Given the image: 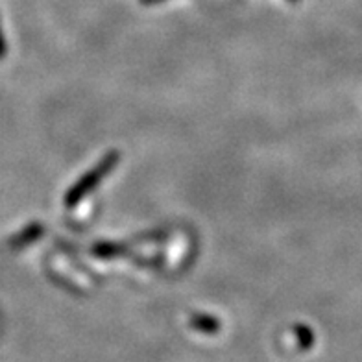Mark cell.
<instances>
[{"label":"cell","instance_id":"cell-1","mask_svg":"<svg viewBox=\"0 0 362 362\" xmlns=\"http://www.w3.org/2000/svg\"><path fill=\"white\" fill-rule=\"evenodd\" d=\"M119 161H120V153L117 152V150L105 153L95 168H90L87 174H83V176H81L80 180L71 187V189H69L67 194H65V200H63L65 202V207H69V209L76 207V205L80 204L87 194H90V192L95 191L96 187L100 185L102 180H104L105 176H110L111 172L115 170V167L119 165Z\"/></svg>","mask_w":362,"mask_h":362},{"label":"cell","instance_id":"cell-2","mask_svg":"<svg viewBox=\"0 0 362 362\" xmlns=\"http://www.w3.org/2000/svg\"><path fill=\"white\" fill-rule=\"evenodd\" d=\"M189 324H191L192 329L205 334H216L220 331V322L215 316L209 315H192Z\"/></svg>","mask_w":362,"mask_h":362},{"label":"cell","instance_id":"cell-3","mask_svg":"<svg viewBox=\"0 0 362 362\" xmlns=\"http://www.w3.org/2000/svg\"><path fill=\"white\" fill-rule=\"evenodd\" d=\"M93 255L100 259H115L126 255V246L119 243H98L93 248Z\"/></svg>","mask_w":362,"mask_h":362},{"label":"cell","instance_id":"cell-4","mask_svg":"<svg viewBox=\"0 0 362 362\" xmlns=\"http://www.w3.org/2000/svg\"><path fill=\"white\" fill-rule=\"evenodd\" d=\"M43 235V226L41 224H32L28 226V228L24 229L23 233L19 235V237H15L13 240V246H26V244L34 243V240H37L39 237Z\"/></svg>","mask_w":362,"mask_h":362},{"label":"cell","instance_id":"cell-5","mask_svg":"<svg viewBox=\"0 0 362 362\" xmlns=\"http://www.w3.org/2000/svg\"><path fill=\"white\" fill-rule=\"evenodd\" d=\"M294 333L298 337V342H301V348L307 349L313 346V331L305 325H296Z\"/></svg>","mask_w":362,"mask_h":362},{"label":"cell","instance_id":"cell-6","mask_svg":"<svg viewBox=\"0 0 362 362\" xmlns=\"http://www.w3.org/2000/svg\"><path fill=\"white\" fill-rule=\"evenodd\" d=\"M6 56V39L4 35H2V32H0V57Z\"/></svg>","mask_w":362,"mask_h":362},{"label":"cell","instance_id":"cell-7","mask_svg":"<svg viewBox=\"0 0 362 362\" xmlns=\"http://www.w3.org/2000/svg\"><path fill=\"white\" fill-rule=\"evenodd\" d=\"M141 2L146 6H150V4H159V2H163V0H141Z\"/></svg>","mask_w":362,"mask_h":362},{"label":"cell","instance_id":"cell-8","mask_svg":"<svg viewBox=\"0 0 362 362\" xmlns=\"http://www.w3.org/2000/svg\"><path fill=\"white\" fill-rule=\"evenodd\" d=\"M291 2H298V0H291Z\"/></svg>","mask_w":362,"mask_h":362}]
</instances>
